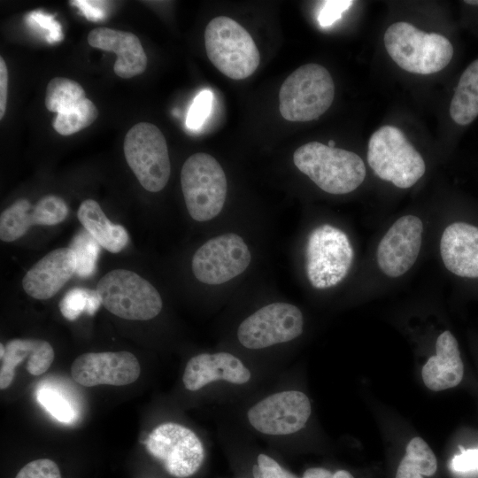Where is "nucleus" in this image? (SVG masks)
Segmentation results:
<instances>
[{"label": "nucleus", "instance_id": "ea45409f", "mask_svg": "<svg viewBox=\"0 0 478 478\" xmlns=\"http://www.w3.org/2000/svg\"><path fill=\"white\" fill-rule=\"evenodd\" d=\"M0 349H1L0 356H1V358H2L4 357V352H5V347L1 343Z\"/></svg>", "mask_w": 478, "mask_h": 478}, {"label": "nucleus", "instance_id": "f704fd0d", "mask_svg": "<svg viewBox=\"0 0 478 478\" xmlns=\"http://www.w3.org/2000/svg\"><path fill=\"white\" fill-rule=\"evenodd\" d=\"M353 1L335 0L325 1L318 15V21L322 27H329L342 17L343 12L350 8Z\"/></svg>", "mask_w": 478, "mask_h": 478}, {"label": "nucleus", "instance_id": "4468645a", "mask_svg": "<svg viewBox=\"0 0 478 478\" xmlns=\"http://www.w3.org/2000/svg\"><path fill=\"white\" fill-rule=\"evenodd\" d=\"M140 373L139 361L129 351L84 353L71 366L73 379L84 387L127 385L135 382Z\"/></svg>", "mask_w": 478, "mask_h": 478}, {"label": "nucleus", "instance_id": "2f4dec72", "mask_svg": "<svg viewBox=\"0 0 478 478\" xmlns=\"http://www.w3.org/2000/svg\"><path fill=\"white\" fill-rule=\"evenodd\" d=\"M252 476L253 478H297L266 453H259L257 456L256 463L252 466Z\"/></svg>", "mask_w": 478, "mask_h": 478}, {"label": "nucleus", "instance_id": "6ab92c4d", "mask_svg": "<svg viewBox=\"0 0 478 478\" xmlns=\"http://www.w3.org/2000/svg\"><path fill=\"white\" fill-rule=\"evenodd\" d=\"M440 253L445 267L465 278H478V227L454 222L443 231Z\"/></svg>", "mask_w": 478, "mask_h": 478}, {"label": "nucleus", "instance_id": "cd10ccee", "mask_svg": "<svg viewBox=\"0 0 478 478\" xmlns=\"http://www.w3.org/2000/svg\"><path fill=\"white\" fill-rule=\"evenodd\" d=\"M97 115L98 111L94 103L86 98L76 108L58 113L52 126L58 134L71 135L90 126Z\"/></svg>", "mask_w": 478, "mask_h": 478}, {"label": "nucleus", "instance_id": "f03ea898", "mask_svg": "<svg viewBox=\"0 0 478 478\" xmlns=\"http://www.w3.org/2000/svg\"><path fill=\"white\" fill-rule=\"evenodd\" d=\"M384 45L389 57L402 69L431 74L451 62L453 47L442 35L423 32L407 22H396L386 30Z\"/></svg>", "mask_w": 478, "mask_h": 478}, {"label": "nucleus", "instance_id": "1a4fd4ad", "mask_svg": "<svg viewBox=\"0 0 478 478\" xmlns=\"http://www.w3.org/2000/svg\"><path fill=\"white\" fill-rule=\"evenodd\" d=\"M312 414L311 401L298 389H280L250 405L245 412L248 425L266 437H287L302 430Z\"/></svg>", "mask_w": 478, "mask_h": 478}, {"label": "nucleus", "instance_id": "b1692460", "mask_svg": "<svg viewBox=\"0 0 478 478\" xmlns=\"http://www.w3.org/2000/svg\"><path fill=\"white\" fill-rule=\"evenodd\" d=\"M437 469L436 458L420 437L412 438L406 446L395 478H423L432 476Z\"/></svg>", "mask_w": 478, "mask_h": 478}, {"label": "nucleus", "instance_id": "473e14b6", "mask_svg": "<svg viewBox=\"0 0 478 478\" xmlns=\"http://www.w3.org/2000/svg\"><path fill=\"white\" fill-rule=\"evenodd\" d=\"M15 478H61V474L53 460L40 459L25 465Z\"/></svg>", "mask_w": 478, "mask_h": 478}, {"label": "nucleus", "instance_id": "9d476101", "mask_svg": "<svg viewBox=\"0 0 478 478\" xmlns=\"http://www.w3.org/2000/svg\"><path fill=\"white\" fill-rule=\"evenodd\" d=\"M127 165L143 189L162 190L168 182L171 165L166 138L159 128L148 122L133 126L124 139Z\"/></svg>", "mask_w": 478, "mask_h": 478}, {"label": "nucleus", "instance_id": "393cba45", "mask_svg": "<svg viewBox=\"0 0 478 478\" xmlns=\"http://www.w3.org/2000/svg\"><path fill=\"white\" fill-rule=\"evenodd\" d=\"M36 399L55 420L64 424L74 423L80 416L74 398L52 382H43L37 388Z\"/></svg>", "mask_w": 478, "mask_h": 478}, {"label": "nucleus", "instance_id": "39448f33", "mask_svg": "<svg viewBox=\"0 0 478 478\" xmlns=\"http://www.w3.org/2000/svg\"><path fill=\"white\" fill-rule=\"evenodd\" d=\"M335 84L322 66L310 63L296 69L283 81L280 112L289 121L306 122L320 117L332 104Z\"/></svg>", "mask_w": 478, "mask_h": 478}, {"label": "nucleus", "instance_id": "a19ab883", "mask_svg": "<svg viewBox=\"0 0 478 478\" xmlns=\"http://www.w3.org/2000/svg\"><path fill=\"white\" fill-rule=\"evenodd\" d=\"M464 2L468 4H478V0H467Z\"/></svg>", "mask_w": 478, "mask_h": 478}, {"label": "nucleus", "instance_id": "a878e982", "mask_svg": "<svg viewBox=\"0 0 478 478\" xmlns=\"http://www.w3.org/2000/svg\"><path fill=\"white\" fill-rule=\"evenodd\" d=\"M86 98L83 88L77 81L55 77L47 85L45 106L50 112L62 113L74 109Z\"/></svg>", "mask_w": 478, "mask_h": 478}, {"label": "nucleus", "instance_id": "c756f323", "mask_svg": "<svg viewBox=\"0 0 478 478\" xmlns=\"http://www.w3.org/2000/svg\"><path fill=\"white\" fill-rule=\"evenodd\" d=\"M35 344V339H14L6 343L0 370L1 389L10 386L15 375L16 366L26 358L30 357Z\"/></svg>", "mask_w": 478, "mask_h": 478}, {"label": "nucleus", "instance_id": "5701e85b", "mask_svg": "<svg viewBox=\"0 0 478 478\" xmlns=\"http://www.w3.org/2000/svg\"><path fill=\"white\" fill-rule=\"evenodd\" d=\"M450 115L459 125H467L478 116V59L461 74L451 101Z\"/></svg>", "mask_w": 478, "mask_h": 478}, {"label": "nucleus", "instance_id": "ddd939ff", "mask_svg": "<svg viewBox=\"0 0 478 478\" xmlns=\"http://www.w3.org/2000/svg\"><path fill=\"white\" fill-rule=\"evenodd\" d=\"M251 260L243 239L233 233L213 237L200 246L192 258V272L201 282L219 285L246 270Z\"/></svg>", "mask_w": 478, "mask_h": 478}, {"label": "nucleus", "instance_id": "aec40b11", "mask_svg": "<svg viewBox=\"0 0 478 478\" xmlns=\"http://www.w3.org/2000/svg\"><path fill=\"white\" fill-rule=\"evenodd\" d=\"M88 42L93 48L112 51L117 55L113 68L120 78H132L146 69V53L138 37L132 33L97 27L89 34Z\"/></svg>", "mask_w": 478, "mask_h": 478}, {"label": "nucleus", "instance_id": "7ed1b4c3", "mask_svg": "<svg viewBox=\"0 0 478 478\" xmlns=\"http://www.w3.org/2000/svg\"><path fill=\"white\" fill-rule=\"evenodd\" d=\"M206 54L212 64L232 80H243L258 68L260 55L250 33L227 16L212 19L204 31Z\"/></svg>", "mask_w": 478, "mask_h": 478}, {"label": "nucleus", "instance_id": "0eeeda50", "mask_svg": "<svg viewBox=\"0 0 478 478\" xmlns=\"http://www.w3.org/2000/svg\"><path fill=\"white\" fill-rule=\"evenodd\" d=\"M96 290L104 308L125 320H148L162 309V298L156 288L133 271L115 269L107 273Z\"/></svg>", "mask_w": 478, "mask_h": 478}, {"label": "nucleus", "instance_id": "79ce46f5", "mask_svg": "<svg viewBox=\"0 0 478 478\" xmlns=\"http://www.w3.org/2000/svg\"><path fill=\"white\" fill-rule=\"evenodd\" d=\"M328 145L331 148H335V143L334 140H329Z\"/></svg>", "mask_w": 478, "mask_h": 478}, {"label": "nucleus", "instance_id": "58836bf2", "mask_svg": "<svg viewBox=\"0 0 478 478\" xmlns=\"http://www.w3.org/2000/svg\"><path fill=\"white\" fill-rule=\"evenodd\" d=\"M8 96V71L5 61L0 58V119L4 118Z\"/></svg>", "mask_w": 478, "mask_h": 478}, {"label": "nucleus", "instance_id": "4c0bfd02", "mask_svg": "<svg viewBox=\"0 0 478 478\" xmlns=\"http://www.w3.org/2000/svg\"><path fill=\"white\" fill-rule=\"evenodd\" d=\"M301 478H354L353 475L346 470H337L331 472L322 467H311L305 471Z\"/></svg>", "mask_w": 478, "mask_h": 478}, {"label": "nucleus", "instance_id": "c85d7f7f", "mask_svg": "<svg viewBox=\"0 0 478 478\" xmlns=\"http://www.w3.org/2000/svg\"><path fill=\"white\" fill-rule=\"evenodd\" d=\"M68 247L76 256V274L80 277L92 275L100 252L99 243L83 228L75 234Z\"/></svg>", "mask_w": 478, "mask_h": 478}, {"label": "nucleus", "instance_id": "4be33fe9", "mask_svg": "<svg viewBox=\"0 0 478 478\" xmlns=\"http://www.w3.org/2000/svg\"><path fill=\"white\" fill-rule=\"evenodd\" d=\"M77 217L84 229L108 251L117 253L127 246L129 241L127 229L111 222L96 201H82Z\"/></svg>", "mask_w": 478, "mask_h": 478}, {"label": "nucleus", "instance_id": "9b49d317", "mask_svg": "<svg viewBox=\"0 0 478 478\" xmlns=\"http://www.w3.org/2000/svg\"><path fill=\"white\" fill-rule=\"evenodd\" d=\"M145 447L160 461L166 471L176 478L196 474L204 459V447L190 428L176 422H164L149 434Z\"/></svg>", "mask_w": 478, "mask_h": 478}, {"label": "nucleus", "instance_id": "f257e3e1", "mask_svg": "<svg viewBox=\"0 0 478 478\" xmlns=\"http://www.w3.org/2000/svg\"><path fill=\"white\" fill-rule=\"evenodd\" d=\"M293 161L320 189L333 195L355 190L366 173L364 161L356 153L319 142L298 147L293 154Z\"/></svg>", "mask_w": 478, "mask_h": 478}, {"label": "nucleus", "instance_id": "c9c22d12", "mask_svg": "<svg viewBox=\"0 0 478 478\" xmlns=\"http://www.w3.org/2000/svg\"><path fill=\"white\" fill-rule=\"evenodd\" d=\"M451 467L456 472L478 470V449L462 451L451 460Z\"/></svg>", "mask_w": 478, "mask_h": 478}, {"label": "nucleus", "instance_id": "f8f14e48", "mask_svg": "<svg viewBox=\"0 0 478 478\" xmlns=\"http://www.w3.org/2000/svg\"><path fill=\"white\" fill-rule=\"evenodd\" d=\"M304 329V317L294 305L275 302L245 318L237 328V339L248 350H263L297 338Z\"/></svg>", "mask_w": 478, "mask_h": 478}, {"label": "nucleus", "instance_id": "72a5a7b5", "mask_svg": "<svg viewBox=\"0 0 478 478\" xmlns=\"http://www.w3.org/2000/svg\"><path fill=\"white\" fill-rule=\"evenodd\" d=\"M26 20L29 25L40 27L47 31V41L50 43L62 40V32L60 25L53 17L43 13L41 11L32 12L27 17Z\"/></svg>", "mask_w": 478, "mask_h": 478}, {"label": "nucleus", "instance_id": "6e6552de", "mask_svg": "<svg viewBox=\"0 0 478 478\" xmlns=\"http://www.w3.org/2000/svg\"><path fill=\"white\" fill-rule=\"evenodd\" d=\"M353 256L343 231L329 224L315 227L305 246V270L312 286L323 289L341 282L351 266Z\"/></svg>", "mask_w": 478, "mask_h": 478}, {"label": "nucleus", "instance_id": "7c9ffc66", "mask_svg": "<svg viewBox=\"0 0 478 478\" xmlns=\"http://www.w3.org/2000/svg\"><path fill=\"white\" fill-rule=\"evenodd\" d=\"M212 104V93L204 89L197 95L191 104L186 119V125L191 130L200 128L208 118Z\"/></svg>", "mask_w": 478, "mask_h": 478}, {"label": "nucleus", "instance_id": "e433bc0d", "mask_svg": "<svg viewBox=\"0 0 478 478\" xmlns=\"http://www.w3.org/2000/svg\"><path fill=\"white\" fill-rule=\"evenodd\" d=\"M69 3L78 7L86 18L90 20H100L104 17L105 10L104 6L106 2L75 0Z\"/></svg>", "mask_w": 478, "mask_h": 478}, {"label": "nucleus", "instance_id": "dca6fc26", "mask_svg": "<svg viewBox=\"0 0 478 478\" xmlns=\"http://www.w3.org/2000/svg\"><path fill=\"white\" fill-rule=\"evenodd\" d=\"M253 372L240 358L227 352L200 353L190 358L182 382L189 391H198L212 384L242 387L253 379Z\"/></svg>", "mask_w": 478, "mask_h": 478}, {"label": "nucleus", "instance_id": "f3484780", "mask_svg": "<svg viewBox=\"0 0 478 478\" xmlns=\"http://www.w3.org/2000/svg\"><path fill=\"white\" fill-rule=\"evenodd\" d=\"M67 214L68 206L60 197L45 196L34 206L27 199L20 198L1 212L0 238L4 242H13L32 226L57 225L64 221Z\"/></svg>", "mask_w": 478, "mask_h": 478}, {"label": "nucleus", "instance_id": "2eb2a0df", "mask_svg": "<svg viewBox=\"0 0 478 478\" xmlns=\"http://www.w3.org/2000/svg\"><path fill=\"white\" fill-rule=\"evenodd\" d=\"M423 224L413 215L399 218L386 232L377 248L380 269L391 278L405 274L415 263L421 247Z\"/></svg>", "mask_w": 478, "mask_h": 478}, {"label": "nucleus", "instance_id": "423d86ee", "mask_svg": "<svg viewBox=\"0 0 478 478\" xmlns=\"http://www.w3.org/2000/svg\"><path fill=\"white\" fill-rule=\"evenodd\" d=\"M181 184L187 210L197 221H208L221 212L227 182L222 166L212 156L192 154L181 171Z\"/></svg>", "mask_w": 478, "mask_h": 478}, {"label": "nucleus", "instance_id": "a211bd4d", "mask_svg": "<svg viewBox=\"0 0 478 478\" xmlns=\"http://www.w3.org/2000/svg\"><path fill=\"white\" fill-rule=\"evenodd\" d=\"M76 256L71 248L51 251L24 275L23 289L27 295L35 299H49L76 274Z\"/></svg>", "mask_w": 478, "mask_h": 478}, {"label": "nucleus", "instance_id": "412c9836", "mask_svg": "<svg viewBox=\"0 0 478 478\" xmlns=\"http://www.w3.org/2000/svg\"><path fill=\"white\" fill-rule=\"evenodd\" d=\"M436 350V354L422 368L425 385L434 391L457 386L463 378L464 366L456 338L448 330L443 332L437 337Z\"/></svg>", "mask_w": 478, "mask_h": 478}, {"label": "nucleus", "instance_id": "20e7f679", "mask_svg": "<svg viewBox=\"0 0 478 478\" xmlns=\"http://www.w3.org/2000/svg\"><path fill=\"white\" fill-rule=\"evenodd\" d=\"M367 162L381 179L400 189L414 185L425 173L423 158L405 134L394 126H382L368 142Z\"/></svg>", "mask_w": 478, "mask_h": 478}, {"label": "nucleus", "instance_id": "bb28decb", "mask_svg": "<svg viewBox=\"0 0 478 478\" xmlns=\"http://www.w3.org/2000/svg\"><path fill=\"white\" fill-rule=\"evenodd\" d=\"M102 305L96 289L73 288L59 302V310L68 320H75L82 312L93 316Z\"/></svg>", "mask_w": 478, "mask_h": 478}]
</instances>
